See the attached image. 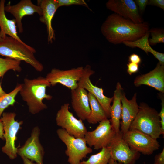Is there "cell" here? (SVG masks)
Masks as SVG:
<instances>
[{"instance_id": "cell-1", "label": "cell", "mask_w": 164, "mask_h": 164, "mask_svg": "<svg viewBox=\"0 0 164 164\" xmlns=\"http://www.w3.org/2000/svg\"><path fill=\"white\" fill-rule=\"evenodd\" d=\"M149 30V26L146 22L135 23L114 13L108 16L101 27L103 35L114 44L137 40Z\"/></svg>"}, {"instance_id": "cell-2", "label": "cell", "mask_w": 164, "mask_h": 164, "mask_svg": "<svg viewBox=\"0 0 164 164\" xmlns=\"http://www.w3.org/2000/svg\"><path fill=\"white\" fill-rule=\"evenodd\" d=\"M23 81L19 93L29 112L36 114L46 109L47 107L43 100H50L53 97L46 93V88L51 85L46 78L40 76L33 79L25 78Z\"/></svg>"}, {"instance_id": "cell-3", "label": "cell", "mask_w": 164, "mask_h": 164, "mask_svg": "<svg viewBox=\"0 0 164 164\" xmlns=\"http://www.w3.org/2000/svg\"><path fill=\"white\" fill-rule=\"evenodd\" d=\"M36 50L26 43L7 36L0 41V55L19 61H23L32 67L37 71L43 70V65L34 56Z\"/></svg>"}, {"instance_id": "cell-4", "label": "cell", "mask_w": 164, "mask_h": 164, "mask_svg": "<svg viewBox=\"0 0 164 164\" xmlns=\"http://www.w3.org/2000/svg\"><path fill=\"white\" fill-rule=\"evenodd\" d=\"M129 130L138 131L157 139L161 135L159 113L146 104L141 103L138 112L132 123Z\"/></svg>"}, {"instance_id": "cell-5", "label": "cell", "mask_w": 164, "mask_h": 164, "mask_svg": "<svg viewBox=\"0 0 164 164\" xmlns=\"http://www.w3.org/2000/svg\"><path fill=\"white\" fill-rule=\"evenodd\" d=\"M56 133L66 146L65 153L68 157L70 164H80L83 159L92 152V149L87 146L84 138H75L61 128L58 129Z\"/></svg>"}, {"instance_id": "cell-6", "label": "cell", "mask_w": 164, "mask_h": 164, "mask_svg": "<svg viewBox=\"0 0 164 164\" xmlns=\"http://www.w3.org/2000/svg\"><path fill=\"white\" fill-rule=\"evenodd\" d=\"M16 116V114L14 112H3L0 118L3 127V137L5 140L2 151L12 160L17 157V148L15 143L17 133L23 123L22 121L18 122L15 120Z\"/></svg>"}, {"instance_id": "cell-7", "label": "cell", "mask_w": 164, "mask_h": 164, "mask_svg": "<svg viewBox=\"0 0 164 164\" xmlns=\"http://www.w3.org/2000/svg\"><path fill=\"white\" fill-rule=\"evenodd\" d=\"M69 104L65 103L58 111L56 116L57 125L76 138H84L87 132L83 121L78 119L69 110Z\"/></svg>"}, {"instance_id": "cell-8", "label": "cell", "mask_w": 164, "mask_h": 164, "mask_svg": "<svg viewBox=\"0 0 164 164\" xmlns=\"http://www.w3.org/2000/svg\"><path fill=\"white\" fill-rule=\"evenodd\" d=\"M99 123L94 130L87 131L84 137L87 144L96 150L108 147L116 134L110 120L107 119Z\"/></svg>"}, {"instance_id": "cell-9", "label": "cell", "mask_w": 164, "mask_h": 164, "mask_svg": "<svg viewBox=\"0 0 164 164\" xmlns=\"http://www.w3.org/2000/svg\"><path fill=\"white\" fill-rule=\"evenodd\" d=\"M123 138L132 149L145 155H150L158 149L157 140L136 130H129Z\"/></svg>"}, {"instance_id": "cell-10", "label": "cell", "mask_w": 164, "mask_h": 164, "mask_svg": "<svg viewBox=\"0 0 164 164\" xmlns=\"http://www.w3.org/2000/svg\"><path fill=\"white\" fill-rule=\"evenodd\" d=\"M111 158L123 164H135L140 157L139 152L130 148L120 132L116 134L108 146Z\"/></svg>"}, {"instance_id": "cell-11", "label": "cell", "mask_w": 164, "mask_h": 164, "mask_svg": "<svg viewBox=\"0 0 164 164\" xmlns=\"http://www.w3.org/2000/svg\"><path fill=\"white\" fill-rule=\"evenodd\" d=\"M84 68L81 66L66 70L54 68L46 78L52 86L59 83L73 90L78 87L77 83L82 76Z\"/></svg>"}, {"instance_id": "cell-12", "label": "cell", "mask_w": 164, "mask_h": 164, "mask_svg": "<svg viewBox=\"0 0 164 164\" xmlns=\"http://www.w3.org/2000/svg\"><path fill=\"white\" fill-rule=\"evenodd\" d=\"M40 134L39 128L38 126L34 127L30 136L23 145L17 148V155L21 157H25L37 164H43L44 152L39 140Z\"/></svg>"}, {"instance_id": "cell-13", "label": "cell", "mask_w": 164, "mask_h": 164, "mask_svg": "<svg viewBox=\"0 0 164 164\" xmlns=\"http://www.w3.org/2000/svg\"><path fill=\"white\" fill-rule=\"evenodd\" d=\"M94 73L89 65H86L84 67L82 76L78 82V87L84 89L93 95L104 109L108 118H110L111 104L112 101L113 97L109 98L103 94L102 88L92 84L90 77Z\"/></svg>"}, {"instance_id": "cell-14", "label": "cell", "mask_w": 164, "mask_h": 164, "mask_svg": "<svg viewBox=\"0 0 164 164\" xmlns=\"http://www.w3.org/2000/svg\"><path fill=\"white\" fill-rule=\"evenodd\" d=\"M107 8L119 15L135 23L144 22L138 7L133 0H109L106 4Z\"/></svg>"}, {"instance_id": "cell-15", "label": "cell", "mask_w": 164, "mask_h": 164, "mask_svg": "<svg viewBox=\"0 0 164 164\" xmlns=\"http://www.w3.org/2000/svg\"><path fill=\"white\" fill-rule=\"evenodd\" d=\"M5 10L15 17L19 33H22L23 31L22 20L24 16L32 15L35 13L40 16L42 14L40 7L34 4L31 0H22L14 5H11L9 3L5 6Z\"/></svg>"}, {"instance_id": "cell-16", "label": "cell", "mask_w": 164, "mask_h": 164, "mask_svg": "<svg viewBox=\"0 0 164 164\" xmlns=\"http://www.w3.org/2000/svg\"><path fill=\"white\" fill-rule=\"evenodd\" d=\"M38 5L42 10L40 21L46 26L47 40L52 43L55 39V35L52 26V22L55 12L59 8L56 0H38Z\"/></svg>"}, {"instance_id": "cell-17", "label": "cell", "mask_w": 164, "mask_h": 164, "mask_svg": "<svg viewBox=\"0 0 164 164\" xmlns=\"http://www.w3.org/2000/svg\"><path fill=\"white\" fill-rule=\"evenodd\" d=\"M136 96V93H135L132 99L128 100L126 97L125 94L123 92L121 98L122 121L120 122V132L123 135L129 131L132 123L138 112L139 106L137 102Z\"/></svg>"}, {"instance_id": "cell-18", "label": "cell", "mask_w": 164, "mask_h": 164, "mask_svg": "<svg viewBox=\"0 0 164 164\" xmlns=\"http://www.w3.org/2000/svg\"><path fill=\"white\" fill-rule=\"evenodd\" d=\"M136 87L145 85L164 92V65L158 63L155 68L149 73L137 77L134 81Z\"/></svg>"}, {"instance_id": "cell-19", "label": "cell", "mask_w": 164, "mask_h": 164, "mask_svg": "<svg viewBox=\"0 0 164 164\" xmlns=\"http://www.w3.org/2000/svg\"><path fill=\"white\" fill-rule=\"evenodd\" d=\"M71 97L72 106L76 115L82 121L86 120L91 111L88 92L78 87L71 90Z\"/></svg>"}, {"instance_id": "cell-20", "label": "cell", "mask_w": 164, "mask_h": 164, "mask_svg": "<svg viewBox=\"0 0 164 164\" xmlns=\"http://www.w3.org/2000/svg\"><path fill=\"white\" fill-rule=\"evenodd\" d=\"M123 89L119 82L116 84L113 97V104L110 107V120L111 125L116 134L120 132V119L122 110L121 98Z\"/></svg>"}, {"instance_id": "cell-21", "label": "cell", "mask_w": 164, "mask_h": 164, "mask_svg": "<svg viewBox=\"0 0 164 164\" xmlns=\"http://www.w3.org/2000/svg\"><path fill=\"white\" fill-rule=\"evenodd\" d=\"M5 0L0 1V31L5 35H9L22 43H24L18 35L15 19L10 20L6 17L5 10Z\"/></svg>"}, {"instance_id": "cell-22", "label": "cell", "mask_w": 164, "mask_h": 164, "mask_svg": "<svg viewBox=\"0 0 164 164\" xmlns=\"http://www.w3.org/2000/svg\"><path fill=\"white\" fill-rule=\"evenodd\" d=\"M149 34L148 31L144 36L137 40L133 41H125L123 43L131 48H139L145 52L147 54H148L149 52L151 53L159 60L161 64L164 65V54L155 50L151 47L148 39Z\"/></svg>"}, {"instance_id": "cell-23", "label": "cell", "mask_w": 164, "mask_h": 164, "mask_svg": "<svg viewBox=\"0 0 164 164\" xmlns=\"http://www.w3.org/2000/svg\"><path fill=\"white\" fill-rule=\"evenodd\" d=\"M91 109L90 113L86 120L90 124H96L108 119L106 114L95 97L88 92Z\"/></svg>"}, {"instance_id": "cell-24", "label": "cell", "mask_w": 164, "mask_h": 164, "mask_svg": "<svg viewBox=\"0 0 164 164\" xmlns=\"http://www.w3.org/2000/svg\"><path fill=\"white\" fill-rule=\"evenodd\" d=\"M111 158L108 147L101 149V150L96 154L91 155L86 161H82L80 164H107Z\"/></svg>"}, {"instance_id": "cell-25", "label": "cell", "mask_w": 164, "mask_h": 164, "mask_svg": "<svg viewBox=\"0 0 164 164\" xmlns=\"http://www.w3.org/2000/svg\"><path fill=\"white\" fill-rule=\"evenodd\" d=\"M21 87V84H17L12 91L0 97V118L5 109L9 106L14 105L16 101L15 97Z\"/></svg>"}, {"instance_id": "cell-26", "label": "cell", "mask_w": 164, "mask_h": 164, "mask_svg": "<svg viewBox=\"0 0 164 164\" xmlns=\"http://www.w3.org/2000/svg\"><path fill=\"white\" fill-rule=\"evenodd\" d=\"M21 61L10 58L0 57V77H3L10 70L20 72L22 70L20 66Z\"/></svg>"}, {"instance_id": "cell-27", "label": "cell", "mask_w": 164, "mask_h": 164, "mask_svg": "<svg viewBox=\"0 0 164 164\" xmlns=\"http://www.w3.org/2000/svg\"><path fill=\"white\" fill-rule=\"evenodd\" d=\"M152 38L149 40L150 45H155L157 44L164 43V31L163 29L152 28L149 31Z\"/></svg>"}, {"instance_id": "cell-28", "label": "cell", "mask_w": 164, "mask_h": 164, "mask_svg": "<svg viewBox=\"0 0 164 164\" xmlns=\"http://www.w3.org/2000/svg\"><path fill=\"white\" fill-rule=\"evenodd\" d=\"M59 7L72 5H82L90 9L87 4L84 0H56Z\"/></svg>"}, {"instance_id": "cell-29", "label": "cell", "mask_w": 164, "mask_h": 164, "mask_svg": "<svg viewBox=\"0 0 164 164\" xmlns=\"http://www.w3.org/2000/svg\"><path fill=\"white\" fill-rule=\"evenodd\" d=\"M161 109L159 113L160 118L161 124V135L164 134V99L163 97H161Z\"/></svg>"}, {"instance_id": "cell-30", "label": "cell", "mask_w": 164, "mask_h": 164, "mask_svg": "<svg viewBox=\"0 0 164 164\" xmlns=\"http://www.w3.org/2000/svg\"><path fill=\"white\" fill-rule=\"evenodd\" d=\"M139 65L135 63L129 62L127 64L128 73L131 75L138 72L139 70Z\"/></svg>"}, {"instance_id": "cell-31", "label": "cell", "mask_w": 164, "mask_h": 164, "mask_svg": "<svg viewBox=\"0 0 164 164\" xmlns=\"http://www.w3.org/2000/svg\"><path fill=\"white\" fill-rule=\"evenodd\" d=\"M148 0H135V1L138 9L141 13L144 11L146 6L148 5Z\"/></svg>"}, {"instance_id": "cell-32", "label": "cell", "mask_w": 164, "mask_h": 164, "mask_svg": "<svg viewBox=\"0 0 164 164\" xmlns=\"http://www.w3.org/2000/svg\"><path fill=\"white\" fill-rule=\"evenodd\" d=\"M154 164H164V148L161 153L155 156Z\"/></svg>"}, {"instance_id": "cell-33", "label": "cell", "mask_w": 164, "mask_h": 164, "mask_svg": "<svg viewBox=\"0 0 164 164\" xmlns=\"http://www.w3.org/2000/svg\"><path fill=\"white\" fill-rule=\"evenodd\" d=\"M148 5L156 6L164 10V0H149L148 1Z\"/></svg>"}, {"instance_id": "cell-34", "label": "cell", "mask_w": 164, "mask_h": 164, "mask_svg": "<svg viewBox=\"0 0 164 164\" xmlns=\"http://www.w3.org/2000/svg\"><path fill=\"white\" fill-rule=\"evenodd\" d=\"M141 59L138 55L133 53L128 57V61L129 62L135 63L139 65L141 62Z\"/></svg>"}, {"instance_id": "cell-35", "label": "cell", "mask_w": 164, "mask_h": 164, "mask_svg": "<svg viewBox=\"0 0 164 164\" xmlns=\"http://www.w3.org/2000/svg\"><path fill=\"white\" fill-rule=\"evenodd\" d=\"M4 130L2 122L0 118V138L4 140L3 137Z\"/></svg>"}, {"instance_id": "cell-36", "label": "cell", "mask_w": 164, "mask_h": 164, "mask_svg": "<svg viewBox=\"0 0 164 164\" xmlns=\"http://www.w3.org/2000/svg\"><path fill=\"white\" fill-rule=\"evenodd\" d=\"M23 164H37L33 162V161L24 157H22Z\"/></svg>"}, {"instance_id": "cell-37", "label": "cell", "mask_w": 164, "mask_h": 164, "mask_svg": "<svg viewBox=\"0 0 164 164\" xmlns=\"http://www.w3.org/2000/svg\"><path fill=\"white\" fill-rule=\"evenodd\" d=\"M6 93L3 90L0 83V97L5 95Z\"/></svg>"}, {"instance_id": "cell-38", "label": "cell", "mask_w": 164, "mask_h": 164, "mask_svg": "<svg viewBox=\"0 0 164 164\" xmlns=\"http://www.w3.org/2000/svg\"><path fill=\"white\" fill-rule=\"evenodd\" d=\"M107 164H121L117 162V161L111 158Z\"/></svg>"}, {"instance_id": "cell-39", "label": "cell", "mask_w": 164, "mask_h": 164, "mask_svg": "<svg viewBox=\"0 0 164 164\" xmlns=\"http://www.w3.org/2000/svg\"><path fill=\"white\" fill-rule=\"evenodd\" d=\"M6 36V35H5L2 32L0 31V41H2Z\"/></svg>"}, {"instance_id": "cell-40", "label": "cell", "mask_w": 164, "mask_h": 164, "mask_svg": "<svg viewBox=\"0 0 164 164\" xmlns=\"http://www.w3.org/2000/svg\"><path fill=\"white\" fill-rule=\"evenodd\" d=\"M144 164H146L145 163H144Z\"/></svg>"}]
</instances>
